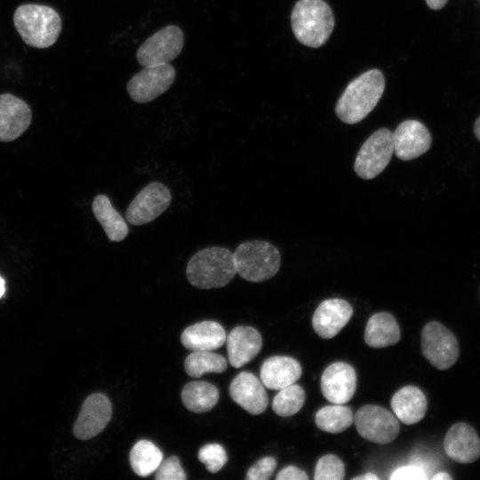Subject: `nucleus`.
Instances as JSON below:
<instances>
[{"label": "nucleus", "mask_w": 480, "mask_h": 480, "mask_svg": "<svg viewBox=\"0 0 480 480\" xmlns=\"http://www.w3.org/2000/svg\"><path fill=\"white\" fill-rule=\"evenodd\" d=\"M474 132L476 139H478V140L480 141V116L476 119L475 123Z\"/></svg>", "instance_id": "58836bf2"}, {"label": "nucleus", "mask_w": 480, "mask_h": 480, "mask_svg": "<svg viewBox=\"0 0 480 480\" xmlns=\"http://www.w3.org/2000/svg\"><path fill=\"white\" fill-rule=\"evenodd\" d=\"M181 400L185 407L196 413L212 409L219 400V390L210 382L191 381L183 388Z\"/></svg>", "instance_id": "393cba45"}, {"label": "nucleus", "mask_w": 480, "mask_h": 480, "mask_svg": "<svg viewBox=\"0 0 480 480\" xmlns=\"http://www.w3.org/2000/svg\"><path fill=\"white\" fill-rule=\"evenodd\" d=\"M227 334L220 324L203 321L187 327L180 336L182 345L191 351H213L220 348Z\"/></svg>", "instance_id": "412c9836"}, {"label": "nucleus", "mask_w": 480, "mask_h": 480, "mask_svg": "<svg viewBox=\"0 0 480 480\" xmlns=\"http://www.w3.org/2000/svg\"><path fill=\"white\" fill-rule=\"evenodd\" d=\"M184 45L182 30L168 25L149 36L137 50L136 58L142 67L169 63L177 58Z\"/></svg>", "instance_id": "6e6552de"}, {"label": "nucleus", "mask_w": 480, "mask_h": 480, "mask_svg": "<svg viewBox=\"0 0 480 480\" xmlns=\"http://www.w3.org/2000/svg\"><path fill=\"white\" fill-rule=\"evenodd\" d=\"M112 414V404L107 396L95 393L84 402L73 431L77 439L88 440L100 434L108 425Z\"/></svg>", "instance_id": "f8f14e48"}, {"label": "nucleus", "mask_w": 480, "mask_h": 480, "mask_svg": "<svg viewBox=\"0 0 480 480\" xmlns=\"http://www.w3.org/2000/svg\"><path fill=\"white\" fill-rule=\"evenodd\" d=\"M13 23L23 41L36 48L50 47L57 41L61 31L60 15L47 5H20L14 12Z\"/></svg>", "instance_id": "7ed1b4c3"}, {"label": "nucleus", "mask_w": 480, "mask_h": 480, "mask_svg": "<svg viewBox=\"0 0 480 480\" xmlns=\"http://www.w3.org/2000/svg\"><path fill=\"white\" fill-rule=\"evenodd\" d=\"M444 449L450 459L460 463H471L480 456V438L470 425L458 422L448 429Z\"/></svg>", "instance_id": "a211bd4d"}, {"label": "nucleus", "mask_w": 480, "mask_h": 480, "mask_svg": "<svg viewBox=\"0 0 480 480\" xmlns=\"http://www.w3.org/2000/svg\"><path fill=\"white\" fill-rule=\"evenodd\" d=\"M432 480H451L452 476L446 472H439L431 477Z\"/></svg>", "instance_id": "4c0bfd02"}, {"label": "nucleus", "mask_w": 480, "mask_h": 480, "mask_svg": "<svg viewBox=\"0 0 480 480\" xmlns=\"http://www.w3.org/2000/svg\"><path fill=\"white\" fill-rule=\"evenodd\" d=\"M227 365L224 356L212 351H193L184 362L186 372L193 378H199L208 372L221 373Z\"/></svg>", "instance_id": "cd10ccee"}, {"label": "nucleus", "mask_w": 480, "mask_h": 480, "mask_svg": "<svg viewBox=\"0 0 480 480\" xmlns=\"http://www.w3.org/2000/svg\"><path fill=\"white\" fill-rule=\"evenodd\" d=\"M155 478L156 480H185L187 476L179 458L171 456L165 460L163 459L156 469Z\"/></svg>", "instance_id": "2f4dec72"}, {"label": "nucleus", "mask_w": 480, "mask_h": 480, "mask_svg": "<svg viewBox=\"0 0 480 480\" xmlns=\"http://www.w3.org/2000/svg\"><path fill=\"white\" fill-rule=\"evenodd\" d=\"M276 480H308V476L305 471L295 467L287 466L281 469L276 476Z\"/></svg>", "instance_id": "f704fd0d"}, {"label": "nucleus", "mask_w": 480, "mask_h": 480, "mask_svg": "<svg viewBox=\"0 0 480 480\" xmlns=\"http://www.w3.org/2000/svg\"><path fill=\"white\" fill-rule=\"evenodd\" d=\"M359 435L380 444L391 443L399 433L400 425L396 416L388 410L375 404L361 407L354 416Z\"/></svg>", "instance_id": "1a4fd4ad"}, {"label": "nucleus", "mask_w": 480, "mask_h": 480, "mask_svg": "<svg viewBox=\"0 0 480 480\" xmlns=\"http://www.w3.org/2000/svg\"><path fill=\"white\" fill-rule=\"evenodd\" d=\"M400 340V329L396 318L388 312L372 315L365 326L364 340L374 348L393 346Z\"/></svg>", "instance_id": "5701e85b"}, {"label": "nucleus", "mask_w": 480, "mask_h": 480, "mask_svg": "<svg viewBox=\"0 0 480 480\" xmlns=\"http://www.w3.org/2000/svg\"><path fill=\"white\" fill-rule=\"evenodd\" d=\"M229 364L240 368L251 362L262 346L260 333L251 326L239 325L232 329L226 339Z\"/></svg>", "instance_id": "6ab92c4d"}, {"label": "nucleus", "mask_w": 480, "mask_h": 480, "mask_svg": "<svg viewBox=\"0 0 480 480\" xmlns=\"http://www.w3.org/2000/svg\"><path fill=\"white\" fill-rule=\"evenodd\" d=\"M300 363L291 356H274L266 359L260 368V380L269 389L279 390L295 383L301 376Z\"/></svg>", "instance_id": "aec40b11"}, {"label": "nucleus", "mask_w": 480, "mask_h": 480, "mask_svg": "<svg viewBox=\"0 0 480 480\" xmlns=\"http://www.w3.org/2000/svg\"><path fill=\"white\" fill-rule=\"evenodd\" d=\"M229 394L237 404L252 415L262 413L268 404L265 386L249 372H242L234 378Z\"/></svg>", "instance_id": "f3484780"}, {"label": "nucleus", "mask_w": 480, "mask_h": 480, "mask_svg": "<svg viewBox=\"0 0 480 480\" xmlns=\"http://www.w3.org/2000/svg\"><path fill=\"white\" fill-rule=\"evenodd\" d=\"M315 421L321 430L337 434L352 425L354 415L349 407L334 404L320 408L316 413Z\"/></svg>", "instance_id": "bb28decb"}, {"label": "nucleus", "mask_w": 480, "mask_h": 480, "mask_svg": "<svg viewBox=\"0 0 480 480\" xmlns=\"http://www.w3.org/2000/svg\"><path fill=\"white\" fill-rule=\"evenodd\" d=\"M421 350L425 358L436 368L446 370L459 357V343L454 334L442 324L432 321L421 332Z\"/></svg>", "instance_id": "0eeeda50"}, {"label": "nucleus", "mask_w": 480, "mask_h": 480, "mask_svg": "<svg viewBox=\"0 0 480 480\" xmlns=\"http://www.w3.org/2000/svg\"><path fill=\"white\" fill-rule=\"evenodd\" d=\"M292 28L302 44L317 48L324 44L334 28V17L324 0H299L291 15Z\"/></svg>", "instance_id": "20e7f679"}, {"label": "nucleus", "mask_w": 480, "mask_h": 480, "mask_svg": "<svg viewBox=\"0 0 480 480\" xmlns=\"http://www.w3.org/2000/svg\"><path fill=\"white\" fill-rule=\"evenodd\" d=\"M162 460L163 452L148 440L138 441L130 452L131 467L140 476H148L156 471Z\"/></svg>", "instance_id": "a878e982"}, {"label": "nucleus", "mask_w": 480, "mask_h": 480, "mask_svg": "<svg viewBox=\"0 0 480 480\" xmlns=\"http://www.w3.org/2000/svg\"><path fill=\"white\" fill-rule=\"evenodd\" d=\"M305 397L303 388L293 383L279 389L273 399L272 409L281 417L292 416L301 409Z\"/></svg>", "instance_id": "c85d7f7f"}, {"label": "nucleus", "mask_w": 480, "mask_h": 480, "mask_svg": "<svg viewBox=\"0 0 480 480\" xmlns=\"http://www.w3.org/2000/svg\"><path fill=\"white\" fill-rule=\"evenodd\" d=\"M344 476V463L336 455L326 454L317 460L315 468V480H342Z\"/></svg>", "instance_id": "c756f323"}, {"label": "nucleus", "mask_w": 480, "mask_h": 480, "mask_svg": "<svg viewBox=\"0 0 480 480\" xmlns=\"http://www.w3.org/2000/svg\"><path fill=\"white\" fill-rule=\"evenodd\" d=\"M381 71L370 69L351 81L335 107L337 116L348 124L359 123L376 107L384 92Z\"/></svg>", "instance_id": "f257e3e1"}, {"label": "nucleus", "mask_w": 480, "mask_h": 480, "mask_svg": "<svg viewBox=\"0 0 480 480\" xmlns=\"http://www.w3.org/2000/svg\"><path fill=\"white\" fill-rule=\"evenodd\" d=\"M320 385L324 396L329 402L337 404H346L356 392V371L345 362H334L324 371Z\"/></svg>", "instance_id": "4468645a"}, {"label": "nucleus", "mask_w": 480, "mask_h": 480, "mask_svg": "<svg viewBox=\"0 0 480 480\" xmlns=\"http://www.w3.org/2000/svg\"><path fill=\"white\" fill-rule=\"evenodd\" d=\"M186 275L188 282L199 289L225 286L236 275L234 252L220 246L201 249L189 259Z\"/></svg>", "instance_id": "f03ea898"}, {"label": "nucleus", "mask_w": 480, "mask_h": 480, "mask_svg": "<svg viewBox=\"0 0 480 480\" xmlns=\"http://www.w3.org/2000/svg\"><path fill=\"white\" fill-rule=\"evenodd\" d=\"M276 467L272 457H264L253 464L246 473V480H267L270 478Z\"/></svg>", "instance_id": "473e14b6"}, {"label": "nucleus", "mask_w": 480, "mask_h": 480, "mask_svg": "<svg viewBox=\"0 0 480 480\" xmlns=\"http://www.w3.org/2000/svg\"><path fill=\"white\" fill-rule=\"evenodd\" d=\"M175 79V69L169 63L144 67L127 83V92L137 103L154 100L165 92Z\"/></svg>", "instance_id": "9b49d317"}, {"label": "nucleus", "mask_w": 480, "mask_h": 480, "mask_svg": "<svg viewBox=\"0 0 480 480\" xmlns=\"http://www.w3.org/2000/svg\"><path fill=\"white\" fill-rule=\"evenodd\" d=\"M393 154L392 132L388 128L378 129L361 146L354 171L360 178L372 180L387 167Z\"/></svg>", "instance_id": "423d86ee"}, {"label": "nucleus", "mask_w": 480, "mask_h": 480, "mask_svg": "<svg viewBox=\"0 0 480 480\" xmlns=\"http://www.w3.org/2000/svg\"><path fill=\"white\" fill-rule=\"evenodd\" d=\"M32 119L28 105L10 94H0V141L9 142L20 137Z\"/></svg>", "instance_id": "dca6fc26"}, {"label": "nucleus", "mask_w": 480, "mask_h": 480, "mask_svg": "<svg viewBox=\"0 0 480 480\" xmlns=\"http://www.w3.org/2000/svg\"><path fill=\"white\" fill-rule=\"evenodd\" d=\"M448 0H426L428 5L434 10L443 8Z\"/></svg>", "instance_id": "c9c22d12"}, {"label": "nucleus", "mask_w": 480, "mask_h": 480, "mask_svg": "<svg viewBox=\"0 0 480 480\" xmlns=\"http://www.w3.org/2000/svg\"><path fill=\"white\" fill-rule=\"evenodd\" d=\"M198 459L205 465L208 471L216 473L227 463L228 455L222 445L207 444L200 448Z\"/></svg>", "instance_id": "7c9ffc66"}, {"label": "nucleus", "mask_w": 480, "mask_h": 480, "mask_svg": "<svg viewBox=\"0 0 480 480\" xmlns=\"http://www.w3.org/2000/svg\"><path fill=\"white\" fill-rule=\"evenodd\" d=\"M171 202L172 194L165 185L157 181L150 182L130 203L125 218L134 226L149 223L159 217Z\"/></svg>", "instance_id": "9d476101"}, {"label": "nucleus", "mask_w": 480, "mask_h": 480, "mask_svg": "<svg viewBox=\"0 0 480 480\" xmlns=\"http://www.w3.org/2000/svg\"><path fill=\"white\" fill-rule=\"evenodd\" d=\"M394 153L397 158L409 161L426 153L432 142L426 126L413 119L402 122L392 132Z\"/></svg>", "instance_id": "ddd939ff"}, {"label": "nucleus", "mask_w": 480, "mask_h": 480, "mask_svg": "<svg viewBox=\"0 0 480 480\" xmlns=\"http://www.w3.org/2000/svg\"><path fill=\"white\" fill-rule=\"evenodd\" d=\"M378 480L379 477L373 473H365L364 475L357 476L352 478V480Z\"/></svg>", "instance_id": "e433bc0d"}, {"label": "nucleus", "mask_w": 480, "mask_h": 480, "mask_svg": "<svg viewBox=\"0 0 480 480\" xmlns=\"http://www.w3.org/2000/svg\"><path fill=\"white\" fill-rule=\"evenodd\" d=\"M4 292H5V282L0 276V298L4 294Z\"/></svg>", "instance_id": "ea45409f"}, {"label": "nucleus", "mask_w": 480, "mask_h": 480, "mask_svg": "<svg viewBox=\"0 0 480 480\" xmlns=\"http://www.w3.org/2000/svg\"><path fill=\"white\" fill-rule=\"evenodd\" d=\"M92 212L103 228L108 238L113 242L123 241L129 234L127 222L112 206L109 198L103 194L96 196L92 204Z\"/></svg>", "instance_id": "b1692460"}, {"label": "nucleus", "mask_w": 480, "mask_h": 480, "mask_svg": "<svg viewBox=\"0 0 480 480\" xmlns=\"http://www.w3.org/2000/svg\"><path fill=\"white\" fill-rule=\"evenodd\" d=\"M353 308L345 300L334 298L322 301L312 316V326L318 336L331 339L348 323Z\"/></svg>", "instance_id": "2eb2a0df"}, {"label": "nucleus", "mask_w": 480, "mask_h": 480, "mask_svg": "<svg viewBox=\"0 0 480 480\" xmlns=\"http://www.w3.org/2000/svg\"><path fill=\"white\" fill-rule=\"evenodd\" d=\"M391 408L403 423L412 425L419 422L426 414L428 402L424 393L415 386H405L393 396Z\"/></svg>", "instance_id": "4be33fe9"}, {"label": "nucleus", "mask_w": 480, "mask_h": 480, "mask_svg": "<svg viewBox=\"0 0 480 480\" xmlns=\"http://www.w3.org/2000/svg\"><path fill=\"white\" fill-rule=\"evenodd\" d=\"M391 480H426L428 476L424 471L416 466H404L395 470L389 477Z\"/></svg>", "instance_id": "72a5a7b5"}, {"label": "nucleus", "mask_w": 480, "mask_h": 480, "mask_svg": "<svg viewBox=\"0 0 480 480\" xmlns=\"http://www.w3.org/2000/svg\"><path fill=\"white\" fill-rule=\"evenodd\" d=\"M234 259L236 274L252 283L270 279L278 272L281 264L277 248L264 240L240 244L234 252Z\"/></svg>", "instance_id": "39448f33"}]
</instances>
